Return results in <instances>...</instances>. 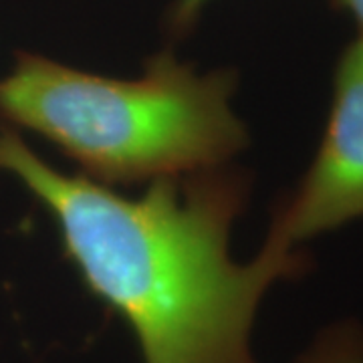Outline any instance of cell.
I'll return each mask as SVG.
<instances>
[{"instance_id": "1", "label": "cell", "mask_w": 363, "mask_h": 363, "mask_svg": "<svg viewBox=\"0 0 363 363\" xmlns=\"http://www.w3.org/2000/svg\"><path fill=\"white\" fill-rule=\"evenodd\" d=\"M0 172L49 212L67 260L128 323L143 363H255L250 329L264 293L307 269L298 250L267 245L234 262L230 230L250 188L238 169L162 178L130 198L52 168L4 125Z\"/></svg>"}, {"instance_id": "2", "label": "cell", "mask_w": 363, "mask_h": 363, "mask_svg": "<svg viewBox=\"0 0 363 363\" xmlns=\"http://www.w3.org/2000/svg\"><path fill=\"white\" fill-rule=\"evenodd\" d=\"M236 73H198L157 52L135 79H113L21 51L0 79V117L52 143L104 186L226 166L248 145L230 105Z\"/></svg>"}, {"instance_id": "3", "label": "cell", "mask_w": 363, "mask_h": 363, "mask_svg": "<svg viewBox=\"0 0 363 363\" xmlns=\"http://www.w3.org/2000/svg\"><path fill=\"white\" fill-rule=\"evenodd\" d=\"M363 218V35L333 69L323 138L298 186L272 214L264 245L293 252L301 242Z\"/></svg>"}, {"instance_id": "4", "label": "cell", "mask_w": 363, "mask_h": 363, "mask_svg": "<svg viewBox=\"0 0 363 363\" xmlns=\"http://www.w3.org/2000/svg\"><path fill=\"white\" fill-rule=\"evenodd\" d=\"M297 363H363V331L353 325L333 327Z\"/></svg>"}, {"instance_id": "5", "label": "cell", "mask_w": 363, "mask_h": 363, "mask_svg": "<svg viewBox=\"0 0 363 363\" xmlns=\"http://www.w3.org/2000/svg\"><path fill=\"white\" fill-rule=\"evenodd\" d=\"M208 0H176L168 13V30L174 37H184L196 25L202 6Z\"/></svg>"}, {"instance_id": "6", "label": "cell", "mask_w": 363, "mask_h": 363, "mask_svg": "<svg viewBox=\"0 0 363 363\" xmlns=\"http://www.w3.org/2000/svg\"><path fill=\"white\" fill-rule=\"evenodd\" d=\"M331 4L350 14L359 28V35H363V0H331Z\"/></svg>"}, {"instance_id": "7", "label": "cell", "mask_w": 363, "mask_h": 363, "mask_svg": "<svg viewBox=\"0 0 363 363\" xmlns=\"http://www.w3.org/2000/svg\"><path fill=\"white\" fill-rule=\"evenodd\" d=\"M2 128H4V125H0V133H2Z\"/></svg>"}]
</instances>
